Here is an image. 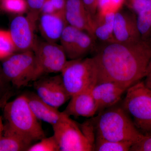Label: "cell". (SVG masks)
I'll return each instance as SVG.
<instances>
[{"instance_id":"1","label":"cell","mask_w":151,"mask_h":151,"mask_svg":"<svg viewBox=\"0 0 151 151\" xmlns=\"http://www.w3.org/2000/svg\"><path fill=\"white\" fill-rule=\"evenodd\" d=\"M93 57L98 69V82L111 81L127 89L147 75L151 58V41L104 43Z\"/></svg>"},{"instance_id":"2","label":"cell","mask_w":151,"mask_h":151,"mask_svg":"<svg viewBox=\"0 0 151 151\" xmlns=\"http://www.w3.org/2000/svg\"><path fill=\"white\" fill-rule=\"evenodd\" d=\"M91 121L95 136L109 140L134 143L143 135L129 114L118 104L98 112Z\"/></svg>"},{"instance_id":"3","label":"cell","mask_w":151,"mask_h":151,"mask_svg":"<svg viewBox=\"0 0 151 151\" xmlns=\"http://www.w3.org/2000/svg\"><path fill=\"white\" fill-rule=\"evenodd\" d=\"M52 127L60 151H93L95 134L91 120L79 126L63 113L59 122Z\"/></svg>"},{"instance_id":"4","label":"cell","mask_w":151,"mask_h":151,"mask_svg":"<svg viewBox=\"0 0 151 151\" xmlns=\"http://www.w3.org/2000/svg\"><path fill=\"white\" fill-rule=\"evenodd\" d=\"M4 115L7 125L32 142L45 137L39 120L32 111L25 94L6 103Z\"/></svg>"},{"instance_id":"5","label":"cell","mask_w":151,"mask_h":151,"mask_svg":"<svg viewBox=\"0 0 151 151\" xmlns=\"http://www.w3.org/2000/svg\"><path fill=\"white\" fill-rule=\"evenodd\" d=\"M126 92L122 107L142 134H151V89L141 81Z\"/></svg>"},{"instance_id":"6","label":"cell","mask_w":151,"mask_h":151,"mask_svg":"<svg viewBox=\"0 0 151 151\" xmlns=\"http://www.w3.org/2000/svg\"><path fill=\"white\" fill-rule=\"evenodd\" d=\"M60 73L70 97L91 90L98 82V69L93 57L67 60Z\"/></svg>"},{"instance_id":"7","label":"cell","mask_w":151,"mask_h":151,"mask_svg":"<svg viewBox=\"0 0 151 151\" xmlns=\"http://www.w3.org/2000/svg\"><path fill=\"white\" fill-rule=\"evenodd\" d=\"M36 69L34 81L47 73L61 72L67 62V57L61 45L36 39L32 50Z\"/></svg>"},{"instance_id":"8","label":"cell","mask_w":151,"mask_h":151,"mask_svg":"<svg viewBox=\"0 0 151 151\" xmlns=\"http://www.w3.org/2000/svg\"><path fill=\"white\" fill-rule=\"evenodd\" d=\"M4 60L2 71L14 86L19 88L34 81L36 62L33 51L14 53Z\"/></svg>"},{"instance_id":"9","label":"cell","mask_w":151,"mask_h":151,"mask_svg":"<svg viewBox=\"0 0 151 151\" xmlns=\"http://www.w3.org/2000/svg\"><path fill=\"white\" fill-rule=\"evenodd\" d=\"M95 38L88 33L68 25L60 37V45L67 58H83L94 48Z\"/></svg>"},{"instance_id":"10","label":"cell","mask_w":151,"mask_h":151,"mask_svg":"<svg viewBox=\"0 0 151 151\" xmlns=\"http://www.w3.org/2000/svg\"><path fill=\"white\" fill-rule=\"evenodd\" d=\"M36 94L49 105L58 109L70 99L61 75L41 77L34 81Z\"/></svg>"},{"instance_id":"11","label":"cell","mask_w":151,"mask_h":151,"mask_svg":"<svg viewBox=\"0 0 151 151\" xmlns=\"http://www.w3.org/2000/svg\"><path fill=\"white\" fill-rule=\"evenodd\" d=\"M36 27L27 17L22 15H18L12 20L9 32L17 51H32L37 39L35 34Z\"/></svg>"},{"instance_id":"12","label":"cell","mask_w":151,"mask_h":151,"mask_svg":"<svg viewBox=\"0 0 151 151\" xmlns=\"http://www.w3.org/2000/svg\"><path fill=\"white\" fill-rule=\"evenodd\" d=\"M113 36L116 42L129 44L142 39L138 30L137 17L131 11L120 10L115 14Z\"/></svg>"},{"instance_id":"13","label":"cell","mask_w":151,"mask_h":151,"mask_svg":"<svg viewBox=\"0 0 151 151\" xmlns=\"http://www.w3.org/2000/svg\"><path fill=\"white\" fill-rule=\"evenodd\" d=\"M126 91L116 83L103 81L97 83L91 89V92L99 112L119 103Z\"/></svg>"},{"instance_id":"14","label":"cell","mask_w":151,"mask_h":151,"mask_svg":"<svg viewBox=\"0 0 151 151\" xmlns=\"http://www.w3.org/2000/svg\"><path fill=\"white\" fill-rule=\"evenodd\" d=\"M64 12L68 24L86 32L95 38L93 18L86 11L82 0H66Z\"/></svg>"},{"instance_id":"15","label":"cell","mask_w":151,"mask_h":151,"mask_svg":"<svg viewBox=\"0 0 151 151\" xmlns=\"http://www.w3.org/2000/svg\"><path fill=\"white\" fill-rule=\"evenodd\" d=\"M40 31L47 41L56 43L65 27L68 25L64 12L42 14L39 19Z\"/></svg>"},{"instance_id":"16","label":"cell","mask_w":151,"mask_h":151,"mask_svg":"<svg viewBox=\"0 0 151 151\" xmlns=\"http://www.w3.org/2000/svg\"><path fill=\"white\" fill-rule=\"evenodd\" d=\"M91 90L84 91L70 97L63 113L69 117H93L98 112V108Z\"/></svg>"},{"instance_id":"17","label":"cell","mask_w":151,"mask_h":151,"mask_svg":"<svg viewBox=\"0 0 151 151\" xmlns=\"http://www.w3.org/2000/svg\"><path fill=\"white\" fill-rule=\"evenodd\" d=\"M25 95L32 111L39 121H43L53 126L62 118L63 112H60L58 109L45 103L36 94L31 93Z\"/></svg>"},{"instance_id":"18","label":"cell","mask_w":151,"mask_h":151,"mask_svg":"<svg viewBox=\"0 0 151 151\" xmlns=\"http://www.w3.org/2000/svg\"><path fill=\"white\" fill-rule=\"evenodd\" d=\"M32 142L6 124L0 138V151H27Z\"/></svg>"},{"instance_id":"19","label":"cell","mask_w":151,"mask_h":151,"mask_svg":"<svg viewBox=\"0 0 151 151\" xmlns=\"http://www.w3.org/2000/svg\"><path fill=\"white\" fill-rule=\"evenodd\" d=\"M115 14L102 15L97 13L93 18V32L95 38L104 43L116 42L113 36Z\"/></svg>"},{"instance_id":"20","label":"cell","mask_w":151,"mask_h":151,"mask_svg":"<svg viewBox=\"0 0 151 151\" xmlns=\"http://www.w3.org/2000/svg\"><path fill=\"white\" fill-rule=\"evenodd\" d=\"M137 26L143 40H148L151 36V0H148L145 6L137 15Z\"/></svg>"},{"instance_id":"21","label":"cell","mask_w":151,"mask_h":151,"mask_svg":"<svg viewBox=\"0 0 151 151\" xmlns=\"http://www.w3.org/2000/svg\"><path fill=\"white\" fill-rule=\"evenodd\" d=\"M133 144L132 142L128 141L109 140L95 136L93 151H129Z\"/></svg>"},{"instance_id":"22","label":"cell","mask_w":151,"mask_h":151,"mask_svg":"<svg viewBox=\"0 0 151 151\" xmlns=\"http://www.w3.org/2000/svg\"><path fill=\"white\" fill-rule=\"evenodd\" d=\"M17 51L9 31L0 29V59H4Z\"/></svg>"},{"instance_id":"23","label":"cell","mask_w":151,"mask_h":151,"mask_svg":"<svg viewBox=\"0 0 151 151\" xmlns=\"http://www.w3.org/2000/svg\"><path fill=\"white\" fill-rule=\"evenodd\" d=\"M0 8L7 12L22 15L27 12V3L26 0H0Z\"/></svg>"},{"instance_id":"24","label":"cell","mask_w":151,"mask_h":151,"mask_svg":"<svg viewBox=\"0 0 151 151\" xmlns=\"http://www.w3.org/2000/svg\"><path fill=\"white\" fill-rule=\"evenodd\" d=\"M124 1L125 0H98L97 13L102 15L116 14L122 9Z\"/></svg>"},{"instance_id":"25","label":"cell","mask_w":151,"mask_h":151,"mask_svg":"<svg viewBox=\"0 0 151 151\" xmlns=\"http://www.w3.org/2000/svg\"><path fill=\"white\" fill-rule=\"evenodd\" d=\"M39 142L31 145L27 151H60L59 146L54 136L43 138Z\"/></svg>"},{"instance_id":"26","label":"cell","mask_w":151,"mask_h":151,"mask_svg":"<svg viewBox=\"0 0 151 151\" xmlns=\"http://www.w3.org/2000/svg\"><path fill=\"white\" fill-rule=\"evenodd\" d=\"M45 0H26L27 5V17L36 26L41 15V11Z\"/></svg>"},{"instance_id":"27","label":"cell","mask_w":151,"mask_h":151,"mask_svg":"<svg viewBox=\"0 0 151 151\" xmlns=\"http://www.w3.org/2000/svg\"><path fill=\"white\" fill-rule=\"evenodd\" d=\"M131 151H151V134L144 135L131 147Z\"/></svg>"},{"instance_id":"28","label":"cell","mask_w":151,"mask_h":151,"mask_svg":"<svg viewBox=\"0 0 151 151\" xmlns=\"http://www.w3.org/2000/svg\"><path fill=\"white\" fill-rule=\"evenodd\" d=\"M148 0H125L124 5L129 10L137 15L146 5Z\"/></svg>"},{"instance_id":"29","label":"cell","mask_w":151,"mask_h":151,"mask_svg":"<svg viewBox=\"0 0 151 151\" xmlns=\"http://www.w3.org/2000/svg\"><path fill=\"white\" fill-rule=\"evenodd\" d=\"M84 7L92 18L98 11V0H82Z\"/></svg>"},{"instance_id":"30","label":"cell","mask_w":151,"mask_h":151,"mask_svg":"<svg viewBox=\"0 0 151 151\" xmlns=\"http://www.w3.org/2000/svg\"><path fill=\"white\" fill-rule=\"evenodd\" d=\"M56 11L55 9L54 6L52 4L50 0H45L44 3L41 11L42 14H51L56 12Z\"/></svg>"},{"instance_id":"31","label":"cell","mask_w":151,"mask_h":151,"mask_svg":"<svg viewBox=\"0 0 151 151\" xmlns=\"http://www.w3.org/2000/svg\"><path fill=\"white\" fill-rule=\"evenodd\" d=\"M56 12H65L66 0H50Z\"/></svg>"},{"instance_id":"32","label":"cell","mask_w":151,"mask_h":151,"mask_svg":"<svg viewBox=\"0 0 151 151\" xmlns=\"http://www.w3.org/2000/svg\"><path fill=\"white\" fill-rule=\"evenodd\" d=\"M146 79L144 81L146 86L151 89V75H147L145 77Z\"/></svg>"},{"instance_id":"33","label":"cell","mask_w":151,"mask_h":151,"mask_svg":"<svg viewBox=\"0 0 151 151\" xmlns=\"http://www.w3.org/2000/svg\"><path fill=\"white\" fill-rule=\"evenodd\" d=\"M4 125L3 123L2 118L0 116V138L2 134L3 131L4 129Z\"/></svg>"},{"instance_id":"34","label":"cell","mask_w":151,"mask_h":151,"mask_svg":"<svg viewBox=\"0 0 151 151\" xmlns=\"http://www.w3.org/2000/svg\"><path fill=\"white\" fill-rule=\"evenodd\" d=\"M150 75H151V58L150 60V62H149L147 69V75H146V76Z\"/></svg>"},{"instance_id":"35","label":"cell","mask_w":151,"mask_h":151,"mask_svg":"<svg viewBox=\"0 0 151 151\" xmlns=\"http://www.w3.org/2000/svg\"><path fill=\"white\" fill-rule=\"evenodd\" d=\"M1 69L0 68V79H1Z\"/></svg>"},{"instance_id":"36","label":"cell","mask_w":151,"mask_h":151,"mask_svg":"<svg viewBox=\"0 0 151 151\" xmlns=\"http://www.w3.org/2000/svg\"></svg>"},{"instance_id":"37","label":"cell","mask_w":151,"mask_h":151,"mask_svg":"<svg viewBox=\"0 0 151 151\" xmlns=\"http://www.w3.org/2000/svg\"></svg>"}]
</instances>
